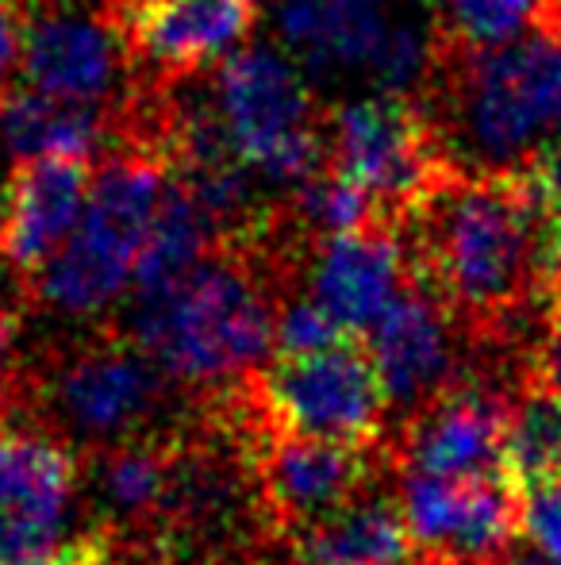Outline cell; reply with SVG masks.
Listing matches in <instances>:
<instances>
[{
  "label": "cell",
  "mask_w": 561,
  "mask_h": 565,
  "mask_svg": "<svg viewBox=\"0 0 561 565\" xmlns=\"http://www.w3.org/2000/svg\"><path fill=\"white\" fill-rule=\"evenodd\" d=\"M423 108L450 170L516 178L561 142V28L493 51L439 43Z\"/></svg>",
  "instance_id": "3957f363"
},
{
  "label": "cell",
  "mask_w": 561,
  "mask_h": 565,
  "mask_svg": "<svg viewBox=\"0 0 561 565\" xmlns=\"http://www.w3.org/2000/svg\"><path fill=\"white\" fill-rule=\"evenodd\" d=\"M434 35L454 51H493L558 28L554 0H427Z\"/></svg>",
  "instance_id": "603a6c76"
},
{
  "label": "cell",
  "mask_w": 561,
  "mask_h": 565,
  "mask_svg": "<svg viewBox=\"0 0 561 565\" xmlns=\"http://www.w3.org/2000/svg\"><path fill=\"white\" fill-rule=\"evenodd\" d=\"M247 489L219 450H188L173 458V489L162 523L188 543H219L239 523Z\"/></svg>",
  "instance_id": "ffe728a7"
},
{
  "label": "cell",
  "mask_w": 561,
  "mask_h": 565,
  "mask_svg": "<svg viewBox=\"0 0 561 565\" xmlns=\"http://www.w3.org/2000/svg\"><path fill=\"white\" fill-rule=\"evenodd\" d=\"M85 158H35L15 162L0 201V258L23 277L66 246L89 204Z\"/></svg>",
  "instance_id": "e0dca14e"
},
{
  "label": "cell",
  "mask_w": 561,
  "mask_h": 565,
  "mask_svg": "<svg viewBox=\"0 0 561 565\" xmlns=\"http://www.w3.org/2000/svg\"><path fill=\"white\" fill-rule=\"evenodd\" d=\"M258 408L273 431L362 447L385 427V388L369 354L354 342L320 354H281L262 377H250Z\"/></svg>",
  "instance_id": "9c48e42d"
},
{
  "label": "cell",
  "mask_w": 561,
  "mask_h": 565,
  "mask_svg": "<svg viewBox=\"0 0 561 565\" xmlns=\"http://www.w3.org/2000/svg\"><path fill=\"white\" fill-rule=\"evenodd\" d=\"M39 396L62 435L112 450L162 416L170 373L136 339H93L51 362Z\"/></svg>",
  "instance_id": "52a82bcc"
},
{
  "label": "cell",
  "mask_w": 561,
  "mask_h": 565,
  "mask_svg": "<svg viewBox=\"0 0 561 565\" xmlns=\"http://www.w3.org/2000/svg\"><path fill=\"white\" fill-rule=\"evenodd\" d=\"M15 342H20V320L8 305H0V385H8L15 365Z\"/></svg>",
  "instance_id": "f546056e"
},
{
  "label": "cell",
  "mask_w": 561,
  "mask_h": 565,
  "mask_svg": "<svg viewBox=\"0 0 561 565\" xmlns=\"http://www.w3.org/2000/svg\"><path fill=\"white\" fill-rule=\"evenodd\" d=\"M519 531H524L531 551L561 562V473L527 489L524 512H519Z\"/></svg>",
  "instance_id": "4316f807"
},
{
  "label": "cell",
  "mask_w": 561,
  "mask_h": 565,
  "mask_svg": "<svg viewBox=\"0 0 561 565\" xmlns=\"http://www.w3.org/2000/svg\"><path fill=\"white\" fill-rule=\"evenodd\" d=\"M35 565H108V562H105V546L100 543H77V546H66L62 554L43 558Z\"/></svg>",
  "instance_id": "4dcf8cb0"
},
{
  "label": "cell",
  "mask_w": 561,
  "mask_h": 565,
  "mask_svg": "<svg viewBox=\"0 0 561 565\" xmlns=\"http://www.w3.org/2000/svg\"><path fill=\"white\" fill-rule=\"evenodd\" d=\"M354 335L343 331L312 297H292L284 300L278 312V350L281 354H320V350L343 347Z\"/></svg>",
  "instance_id": "484cf974"
},
{
  "label": "cell",
  "mask_w": 561,
  "mask_h": 565,
  "mask_svg": "<svg viewBox=\"0 0 561 565\" xmlns=\"http://www.w3.org/2000/svg\"><path fill=\"white\" fill-rule=\"evenodd\" d=\"M412 281V262L400 227L381 220L374 227L320 243L308 269V297L343 331H369Z\"/></svg>",
  "instance_id": "5bb4252c"
},
{
  "label": "cell",
  "mask_w": 561,
  "mask_h": 565,
  "mask_svg": "<svg viewBox=\"0 0 561 565\" xmlns=\"http://www.w3.org/2000/svg\"><path fill=\"white\" fill-rule=\"evenodd\" d=\"M366 484L369 454L362 447L273 431L258 458V489L266 508L273 520L296 527L300 535L358 500Z\"/></svg>",
  "instance_id": "2e32d148"
},
{
  "label": "cell",
  "mask_w": 561,
  "mask_h": 565,
  "mask_svg": "<svg viewBox=\"0 0 561 565\" xmlns=\"http://www.w3.org/2000/svg\"><path fill=\"white\" fill-rule=\"evenodd\" d=\"M327 170L354 181L389 224L450 170L423 105L412 97H362L327 116Z\"/></svg>",
  "instance_id": "ba28073f"
},
{
  "label": "cell",
  "mask_w": 561,
  "mask_h": 565,
  "mask_svg": "<svg viewBox=\"0 0 561 565\" xmlns=\"http://www.w3.org/2000/svg\"><path fill=\"white\" fill-rule=\"evenodd\" d=\"M173 489V458L154 443L100 450L89 473V492L100 512L120 527L162 523Z\"/></svg>",
  "instance_id": "7402d4cb"
},
{
  "label": "cell",
  "mask_w": 561,
  "mask_h": 565,
  "mask_svg": "<svg viewBox=\"0 0 561 565\" xmlns=\"http://www.w3.org/2000/svg\"><path fill=\"white\" fill-rule=\"evenodd\" d=\"M511 396L481 377H462L408 424L404 466L434 477L504 473V427Z\"/></svg>",
  "instance_id": "9a60e30c"
},
{
  "label": "cell",
  "mask_w": 561,
  "mask_h": 565,
  "mask_svg": "<svg viewBox=\"0 0 561 565\" xmlns=\"http://www.w3.org/2000/svg\"><path fill=\"white\" fill-rule=\"evenodd\" d=\"M504 473L527 489L561 473V396L547 385H527L511 396L504 427Z\"/></svg>",
  "instance_id": "cb8c5ba5"
},
{
  "label": "cell",
  "mask_w": 561,
  "mask_h": 565,
  "mask_svg": "<svg viewBox=\"0 0 561 565\" xmlns=\"http://www.w3.org/2000/svg\"><path fill=\"white\" fill-rule=\"evenodd\" d=\"M116 28L131 62L147 66L154 82L204 74L247 39L255 23L250 0H112Z\"/></svg>",
  "instance_id": "4fadbf2b"
},
{
  "label": "cell",
  "mask_w": 561,
  "mask_h": 565,
  "mask_svg": "<svg viewBox=\"0 0 561 565\" xmlns=\"http://www.w3.org/2000/svg\"><path fill=\"white\" fill-rule=\"evenodd\" d=\"M273 28L304 74L354 77L385 97L423 93L439 66L434 23H416L397 0H284Z\"/></svg>",
  "instance_id": "5b68a950"
},
{
  "label": "cell",
  "mask_w": 561,
  "mask_h": 565,
  "mask_svg": "<svg viewBox=\"0 0 561 565\" xmlns=\"http://www.w3.org/2000/svg\"><path fill=\"white\" fill-rule=\"evenodd\" d=\"M77 492V458L62 439L0 435V565H35L74 546Z\"/></svg>",
  "instance_id": "8fae6325"
},
{
  "label": "cell",
  "mask_w": 561,
  "mask_h": 565,
  "mask_svg": "<svg viewBox=\"0 0 561 565\" xmlns=\"http://www.w3.org/2000/svg\"><path fill=\"white\" fill-rule=\"evenodd\" d=\"M300 554L323 565H416L420 546L392 497L362 492L300 535Z\"/></svg>",
  "instance_id": "d6986e66"
},
{
  "label": "cell",
  "mask_w": 561,
  "mask_h": 565,
  "mask_svg": "<svg viewBox=\"0 0 561 565\" xmlns=\"http://www.w3.org/2000/svg\"><path fill=\"white\" fill-rule=\"evenodd\" d=\"M454 320L457 316L412 277L389 305V312L366 331V354L389 408L420 416L427 404H434L462 381Z\"/></svg>",
  "instance_id": "7c38bea8"
},
{
  "label": "cell",
  "mask_w": 561,
  "mask_h": 565,
  "mask_svg": "<svg viewBox=\"0 0 561 565\" xmlns=\"http://www.w3.org/2000/svg\"><path fill=\"white\" fill-rule=\"evenodd\" d=\"M284 216L292 220V227L300 231L304 238H327L335 235H350V231H362V227H374L381 224V212L377 204L369 201V193H362L354 181L338 178L335 170L323 166L320 173H312L308 181H300L296 193H292L289 209Z\"/></svg>",
  "instance_id": "d4e9b609"
},
{
  "label": "cell",
  "mask_w": 561,
  "mask_h": 565,
  "mask_svg": "<svg viewBox=\"0 0 561 565\" xmlns=\"http://www.w3.org/2000/svg\"><path fill=\"white\" fill-rule=\"evenodd\" d=\"M397 227L412 277L465 323L496 328L561 277V224L511 178L446 170Z\"/></svg>",
  "instance_id": "6da1fadb"
},
{
  "label": "cell",
  "mask_w": 561,
  "mask_h": 565,
  "mask_svg": "<svg viewBox=\"0 0 561 565\" xmlns=\"http://www.w3.org/2000/svg\"><path fill=\"white\" fill-rule=\"evenodd\" d=\"M284 565H323V562H315V558H308V554H296V558H289Z\"/></svg>",
  "instance_id": "d6a6232c"
},
{
  "label": "cell",
  "mask_w": 561,
  "mask_h": 565,
  "mask_svg": "<svg viewBox=\"0 0 561 565\" xmlns=\"http://www.w3.org/2000/svg\"><path fill=\"white\" fill-rule=\"evenodd\" d=\"M216 250H219V231L212 224V216L196 204V196L181 181L170 178L162 204H158L154 227H150L147 246H142L136 285L131 289H136V297L170 289V285L188 277Z\"/></svg>",
  "instance_id": "44dd1931"
},
{
  "label": "cell",
  "mask_w": 561,
  "mask_h": 565,
  "mask_svg": "<svg viewBox=\"0 0 561 565\" xmlns=\"http://www.w3.org/2000/svg\"><path fill=\"white\" fill-rule=\"evenodd\" d=\"M116 131V119L100 108L69 105L31 89H8L0 97V142L15 162L35 158H85L89 162Z\"/></svg>",
  "instance_id": "ac0fdd59"
},
{
  "label": "cell",
  "mask_w": 561,
  "mask_h": 565,
  "mask_svg": "<svg viewBox=\"0 0 561 565\" xmlns=\"http://www.w3.org/2000/svg\"><path fill=\"white\" fill-rule=\"evenodd\" d=\"M216 116L255 178L300 185L327 166V116L304 70L273 43L231 51L208 74Z\"/></svg>",
  "instance_id": "8992f818"
},
{
  "label": "cell",
  "mask_w": 561,
  "mask_h": 565,
  "mask_svg": "<svg viewBox=\"0 0 561 565\" xmlns=\"http://www.w3.org/2000/svg\"><path fill=\"white\" fill-rule=\"evenodd\" d=\"M397 504L420 554L442 565H496L511 551L524 512L508 473L434 477L404 469Z\"/></svg>",
  "instance_id": "30bf717a"
},
{
  "label": "cell",
  "mask_w": 561,
  "mask_h": 565,
  "mask_svg": "<svg viewBox=\"0 0 561 565\" xmlns=\"http://www.w3.org/2000/svg\"><path fill=\"white\" fill-rule=\"evenodd\" d=\"M289 258L270 243H231L162 292L136 297L131 339L188 388L224 393L250 385L278 347L273 281Z\"/></svg>",
  "instance_id": "7a4b0ae2"
},
{
  "label": "cell",
  "mask_w": 561,
  "mask_h": 565,
  "mask_svg": "<svg viewBox=\"0 0 561 565\" xmlns=\"http://www.w3.org/2000/svg\"><path fill=\"white\" fill-rule=\"evenodd\" d=\"M496 565H561V562L547 558V554H539V551H531V546H527V551H508Z\"/></svg>",
  "instance_id": "1f68e13d"
},
{
  "label": "cell",
  "mask_w": 561,
  "mask_h": 565,
  "mask_svg": "<svg viewBox=\"0 0 561 565\" xmlns=\"http://www.w3.org/2000/svg\"><path fill=\"white\" fill-rule=\"evenodd\" d=\"M23 54V8L20 0H0V93L12 82Z\"/></svg>",
  "instance_id": "f1b7e54d"
},
{
  "label": "cell",
  "mask_w": 561,
  "mask_h": 565,
  "mask_svg": "<svg viewBox=\"0 0 561 565\" xmlns=\"http://www.w3.org/2000/svg\"><path fill=\"white\" fill-rule=\"evenodd\" d=\"M535 370H539V385H547L550 393L561 396V292L550 308V320L542 328L539 350H535Z\"/></svg>",
  "instance_id": "83f0119b"
},
{
  "label": "cell",
  "mask_w": 561,
  "mask_h": 565,
  "mask_svg": "<svg viewBox=\"0 0 561 565\" xmlns=\"http://www.w3.org/2000/svg\"><path fill=\"white\" fill-rule=\"evenodd\" d=\"M170 185L162 158L120 147L97 170L82 220L54 258L28 274V297L66 320H89L136 285L142 246Z\"/></svg>",
  "instance_id": "277c9868"
}]
</instances>
